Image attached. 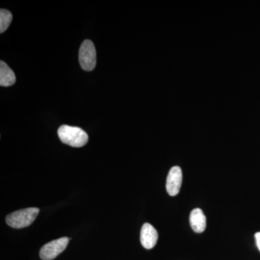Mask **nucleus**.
<instances>
[{"label": "nucleus", "mask_w": 260, "mask_h": 260, "mask_svg": "<svg viewBox=\"0 0 260 260\" xmlns=\"http://www.w3.org/2000/svg\"><path fill=\"white\" fill-rule=\"evenodd\" d=\"M254 237H255L256 246L260 251V232L256 233Z\"/></svg>", "instance_id": "nucleus-10"}, {"label": "nucleus", "mask_w": 260, "mask_h": 260, "mask_svg": "<svg viewBox=\"0 0 260 260\" xmlns=\"http://www.w3.org/2000/svg\"><path fill=\"white\" fill-rule=\"evenodd\" d=\"M39 213V209L37 208L18 210L7 216L6 223L9 226L14 229H23L31 225Z\"/></svg>", "instance_id": "nucleus-2"}, {"label": "nucleus", "mask_w": 260, "mask_h": 260, "mask_svg": "<svg viewBox=\"0 0 260 260\" xmlns=\"http://www.w3.org/2000/svg\"><path fill=\"white\" fill-rule=\"evenodd\" d=\"M80 66L85 71H92L96 65V51L93 43L85 40L80 47L79 51Z\"/></svg>", "instance_id": "nucleus-3"}, {"label": "nucleus", "mask_w": 260, "mask_h": 260, "mask_svg": "<svg viewBox=\"0 0 260 260\" xmlns=\"http://www.w3.org/2000/svg\"><path fill=\"white\" fill-rule=\"evenodd\" d=\"M13 20V15L8 10L1 9L0 10V32H4L10 26Z\"/></svg>", "instance_id": "nucleus-9"}, {"label": "nucleus", "mask_w": 260, "mask_h": 260, "mask_svg": "<svg viewBox=\"0 0 260 260\" xmlns=\"http://www.w3.org/2000/svg\"><path fill=\"white\" fill-rule=\"evenodd\" d=\"M58 136L63 143L74 148H81L88 141V134L77 126H61L58 129Z\"/></svg>", "instance_id": "nucleus-1"}, {"label": "nucleus", "mask_w": 260, "mask_h": 260, "mask_svg": "<svg viewBox=\"0 0 260 260\" xmlns=\"http://www.w3.org/2000/svg\"><path fill=\"white\" fill-rule=\"evenodd\" d=\"M69 240L68 237H62L48 243L41 249L40 257L43 260L54 259L66 249Z\"/></svg>", "instance_id": "nucleus-4"}, {"label": "nucleus", "mask_w": 260, "mask_h": 260, "mask_svg": "<svg viewBox=\"0 0 260 260\" xmlns=\"http://www.w3.org/2000/svg\"><path fill=\"white\" fill-rule=\"evenodd\" d=\"M206 217L203 210L200 208H195L191 210L189 216V223L194 232L200 234L204 232L206 229Z\"/></svg>", "instance_id": "nucleus-7"}, {"label": "nucleus", "mask_w": 260, "mask_h": 260, "mask_svg": "<svg viewBox=\"0 0 260 260\" xmlns=\"http://www.w3.org/2000/svg\"><path fill=\"white\" fill-rule=\"evenodd\" d=\"M158 239V232L155 228L150 223H145L140 232V242L143 247L147 249H153Z\"/></svg>", "instance_id": "nucleus-6"}, {"label": "nucleus", "mask_w": 260, "mask_h": 260, "mask_svg": "<svg viewBox=\"0 0 260 260\" xmlns=\"http://www.w3.org/2000/svg\"><path fill=\"white\" fill-rule=\"evenodd\" d=\"M16 81V78L14 72L13 71L9 66L5 62L1 61L0 62V85L3 87L11 86L14 85Z\"/></svg>", "instance_id": "nucleus-8"}, {"label": "nucleus", "mask_w": 260, "mask_h": 260, "mask_svg": "<svg viewBox=\"0 0 260 260\" xmlns=\"http://www.w3.org/2000/svg\"><path fill=\"white\" fill-rule=\"evenodd\" d=\"M182 172L180 167H174L169 171L167 179V190L170 196H176L180 191L182 183Z\"/></svg>", "instance_id": "nucleus-5"}]
</instances>
